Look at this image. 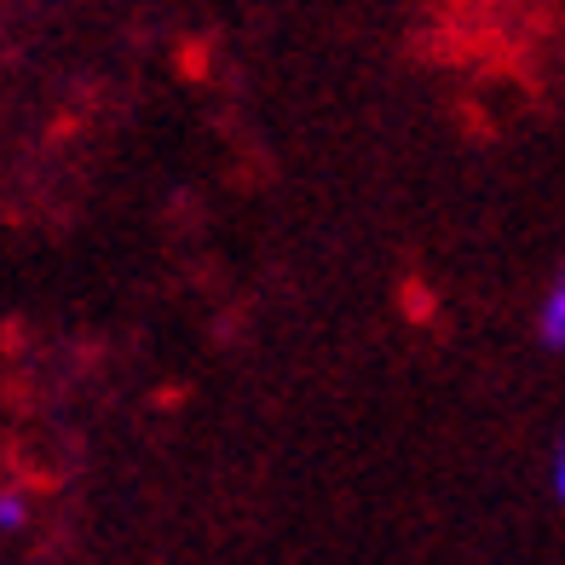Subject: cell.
I'll use <instances>...</instances> for the list:
<instances>
[{"label":"cell","mask_w":565,"mask_h":565,"mask_svg":"<svg viewBox=\"0 0 565 565\" xmlns=\"http://www.w3.org/2000/svg\"><path fill=\"white\" fill-rule=\"evenodd\" d=\"M536 335H543V347L565 352V266L554 271V282H548L543 306H536Z\"/></svg>","instance_id":"6da1fadb"},{"label":"cell","mask_w":565,"mask_h":565,"mask_svg":"<svg viewBox=\"0 0 565 565\" xmlns=\"http://www.w3.org/2000/svg\"><path fill=\"white\" fill-rule=\"evenodd\" d=\"M0 525H23V497H0Z\"/></svg>","instance_id":"7a4b0ae2"},{"label":"cell","mask_w":565,"mask_h":565,"mask_svg":"<svg viewBox=\"0 0 565 565\" xmlns=\"http://www.w3.org/2000/svg\"><path fill=\"white\" fill-rule=\"evenodd\" d=\"M554 497L565 502V439H559V450H554Z\"/></svg>","instance_id":"3957f363"}]
</instances>
